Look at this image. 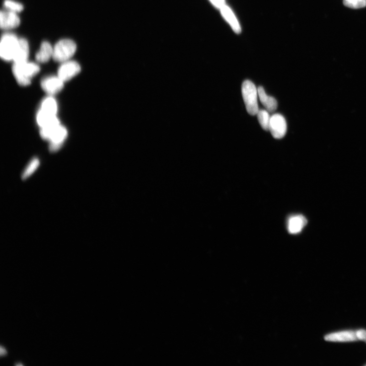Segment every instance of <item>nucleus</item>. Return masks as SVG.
<instances>
[{
  "label": "nucleus",
  "instance_id": "obj_1",
  "mask_svg": "<svg viewBox=\"0 0 366 366\" xmlns=\"http://www.w3.org/2000/svg\"><path fill=\"white\" fill-rule=\"evenodd\" d=\"M40 68L37 63L28 61L13 63L12 73L18 83L21 86L31 84L32 79L40 72Z\"/></svg>",
  "mask_w": 366,
  "mask_h": 366
},
{
  "label": "nucleus",
  "instance_id": "obj_2",
  "mask_svg": "<svg viewBox=\"0 0 366 366\" xmlns=\"http://www.w3.org/2000/svg\"><path fill=\"white\" fill-rule=\"evenodd\" d=\"M242 93L247 112L251 116L257 115L258 108V90L250 80H245L242 85Z\"/></svg>",
  "mask_w": 366,
  "mask_h": 366
},
{
  "label": "nucleus",
  "instance_id": "obj_3",
  "mask_svg": "<svg viewBox=\"0 0 366 366\" xmlns=\"http://www.w3.org/2000/svg\"><path fill=\"white\" fill-rule=\"evenodd\" d=\"M53 59L56 62L63 63L71 60L76 51V45L70 39L59 41L53 47Z\"/></svg>",
  "mask_w": 366,
  "mask_h": 366
},
{
  "label": "nucleus",
  "instance_id": "obj_4",
  "mask_svg": "<svg viewBox=\"0 0 366 366\" xmlns=\"http://www.w3.org/2000/svg\"><path fill=\"white\" fill-rule=\"evenodd\" d=\"M19 38L12 33L4 34L0 44V56L6 61L13 60L19 44Z\"/></svg>",
  "mask_w": 366,
  "mask_h": 366
},
{
  "label": "nucleus",
  "instance_id": "obj_5",
  "mask_svg": "<svg viewBox=\"0 0 366 366\" xmlns=\"http://www.w3.org/2000/svg\"><path fill=\"white\" fill-rule=\"evenodd\" d=\"M269 131L276 139H283L287 132V124L284 117L276 114L271 117Z\"/></svg>",
  "mask_w": 366,
  "mask_h": 366
},
{
  "label": "nucleus",
  "instance_id": "obj_6",
  "mask_svg": "<svg viewBox=\"0 0 366 366\" xmlns=\"http://www.w3.org/2000/svg\"><path fill=\"white\" fill-rule=\"evenodd\" d=\"M68 136V132L66 127L61 125L56 126L51 135L50 142V150L52 152L58 151L62 146Z\"/></svg>",
  "mask_w": 366,
  "mask_h": 366
},
{
  "label": "nucleus",
  "instance_id": "obj_7",
  "mask_svg": "<svg viewBox=\"0 0 366 366\" xmlns=\"http://www.w3.org/2000/svg\"><path fill=\"white\" fill-rule=\"evenodd\" d=\"M81 71L80 65L76 61L69 60L62 63L57 75L64 82L70 80Z\"/></svg>",
  "mask_w": 366,
  "mask_h": 366
},
{
  "label": "nucleus",
  "instance_id": "obj_8",
  "mask_svg": "<svg viewBox=\"0 0 366 366\" xmlns=\"http://www.w3.org/2000/svg\"><path fill=\"white\" fill-rule=\"evenodd\" d=\"M64 82L58 75L49 76L41 80V87L49 95L54 96L62 91Z\"/></svg>",
  "mask_w": 366,
  "mask_h": 366
},
{
  "label": "nucleus",
  "instance_id": "obj_9",
  "mask_svg": "<svg viewBox=\"0 0 366 366\" xmlns=\"http://www.w3.org/2000/svg\"><path fill=\"white\" fill-rule=\"evenodd\" d=\"M20 19L17 13L9 10L2 11L0 13V26L3 30H11L18 27Z\"/></svg>",
  "mask_w": 366,
  "mask_h": 366
},
{
  "label": "nucleus",
  "instance_id": "obj_10",
  "mask_svg": "<svg viewBox=\"0 0 366 366\" xmlns=\"http://www.w3.org/2000/svg\"><path fill=\"white\" fill-rule=\"evenodd\" d=\"M325 340L331 342H346L358 340L356 332L353 331H344L333 333L326 335Z\"/></svg>",
  "mask_w": 366,
  "mask_h": 366
},
{
  "label": "nucleus",
  "instance_id": "obj_11",
  "mask_svg": "<svg viewBox=\"0 0 366 366\" xmlns=\"http://www.w3.org/2000/svg\"><path fill=\"white\" fill-rule=\"evenodd\" d=\"M29 56V45L25 38H19V44L13 58V63L28 61Z\"/></svg>",
  "mask_w": 366,
  "mask_h": 366
},
{
  "label": "nucleus",
  "instance_id": "obj_12",
  "mask_svg": "<svg viewBox=\"0 0 366 366\" xmlns=\"http://www.w3.org/2000/svg\"><path fill=\"white\" fill-rule=\"evenodd\" d=\"M307 223V220L302 215H293V216L290 217L288 220V231L292 234L298 233L302 230Z\"/></svg>",
  "mask_w": 366,
  "mask_h": 366
},
{
  "label": "nucleus",
  "instance_id": "obj_13",
  "mask_svg": "<svg viewBox=\"0 0 366 366\" xmlns=\"http://www.w3.org/2000/svg\"><path fill=\"white\" fill-rule=\"evenodd\" d=\"M54 48L50 43L44 41L42 43L39 50L36 53L35 59L37 62L45 63L53 58Z\"/></svg>",
  "mask_w": 366,
  "mask_h": 366
},
{
  "label": "nucleus",
  "instance_id": "obj_14",
  "mask_svg": "<svg viewBox=\"0 0 366 366\" xmlns=\"http://www.w3.org/2000/svg\"><path fill=\"white\" fill-rule=\"evenodd\" d=\"M39 110L50 116H57L58 106L57 102L53 96L49 95L43 100Z\"/></svg>",
  "mask_w": 366,
  "mask_h": 366
},
{
  "label": "nucleus",
  "instance_id": "obj_15",
  "mask_svg": "<svg viewBox=\"0 0 366 366\" xmlns=\"http://www.w3.org/2000/svg\"><path fill=\"white\" fill-rule=\"evenodd\" d=\"M257 90L258 97L266 110L270 113L275 112L277 108V100L274 97L267 95L263 87H259Z\"/></svg>",
  "mask_w": 366,
  "mask_h": 366
},
{
  "label": "nucleus",
  "instance_id": "obj_16",
  "mask_svg": "<svg viewBox=\"0 0 366 366\" xmlns=\"http://www.w3.org/2000/svg\"><path fill=\"white\" fill-rule=\"evenodd\" d=\"M221 12L233 30L236 33H240L241 32L240 24L232 10L225 5L221 8Z\"/></svg>",
  "mask_w": 366,
  "mask_h": 366
},
{
  "label": "nucleus",
  "instance_id": "obj_17",
  "mask_svg": "<svg viewBox=\"0 0 366 366\" xmlns=\"http://www.w3.org/2000/svg\"><path fill=\"white\" fill-rule=\"evenodd\" d=\"M257 119L264 130L269 131V125L271 119L269 113L267 110H261L258 111Z\"/></svg>",
  "mask_w": 366,
  "mask_h": 366
},
{
  "label": "nucleus",
  "instance_id": "obj_18",
  "mask_svg": "<svg viewBox=\"0 0 366 366\" xmlns=\"http://www.w3.org/2000/svg\"><path fill=\"white\" fill-rule=\"evenodd\" d=\"M40 161L37 158H33L29 162L22 174V179L25 180L31 176L38 168Z\"/></svg>",
  "mask_w": 366,
  "mask_h": 366
},
{
  "label": "nucleus",
  "instance_id": "obj_19",
  "mask_svg": "<svg viewBox=\"0 0 366 366\" xmlns=\"http://www.w3.org/2000/svg\"><path fill=\"white\" fill-rule=\"evenodd\" d=\"M4 6L7 10L18 13L22 11L24 6L22 4L14 1V0H5Z\"/></svg>",
  "mask_w": 366,
  "mask_h": 366
},
{
  "label": "nucleus",
  "instance_id": "obj_20",
  "mask_svg": "<svg viewBox=\"0 0 366 366\" xmlns=\"http://www.w3.org/2000/svg\"><path fill=\"white\" fill-rule=\"evenodd\" d=\"M343 4L349 8L359 9L366 6V0H343Z\"/></svg>",
  "mask_w": 366,
  "mask_h": 366
},
{
  "label": "nucleus",
  "instance_id": "obj_21",
  "mask_svg": "<svg viewBox=\"0 0 366 366\" xmlns=\"http://www.w3.org/2000/svg\"><path fill=\"white\" fill-rule=\"evenodd\" d=\"M356 332L358 340L364 341L366 343V331L359 330Z\"/></svg>",
  "mask_w": 366,
  "mask_h": 366
},
{
  "label": "nucleus",
  "instance_id": "obj_22",
  "mask_svg": "<svg viewBox=\"0 0 366 366\" xmlns=\"http://www.w3.org/2000/svg\"><path fill=\"white\" fill-rule=\"evenodd\" d=\"M210 1L214 5L220 9L225 6V0H210Z\"/></svg>",
  "mask_w": 366,
  "mask_h": 366
},
{
  "label": "nucleus",
  "instance_id": "obj_23",
  "mask_svg": "<svg viewBox=\"0 0 366 366\" xmlns=\"http://www.w3.org/2000/svg\"><path fill=\"white\" fill-rule=\"evenodd\" d=\"M0 350H1L0 351V353H1V356H4L6 354L5 350L2 347H1Z\"/></svg>",
  "mask_w": 366,
  "mask_h": 366
},
{
  "label": "nucleus",
  "instance_id": "obj_24",
  "mask_svg": "<svg viewBox=\"0 0 366 366\" xmlns=\"http://www.w3.org/2000/svg\"><path fill=\"white\" fill-rule=\"evenodd\" d=\"M16 365V366H22V365H21V364H17V365Z\"/></svg>",
  "mask_w": 366,
  "mask_h": 366
}]
</instances>
